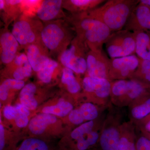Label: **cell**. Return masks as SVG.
Listing matches in <instances>:
<instances>
[{"label":"cell","instance_id":"6","mask_svg":"<svg viewBox=\"0 0 150 150\" xmlns=\"http://www.w3.org/2000/svg\"><path fill=\"white\" fill-rule=\"evenodd\" d=\"M43 23L37 17L23 13L14 22L11 32L22 49L42 41Z\"/></svg>","mask_w":150,"mask_h":150},{"label":"cell","instance_id":"14","mask_svg":"<svg viewBox=\"0 0 150 150\" xmlns=\"http://www.w3.org/2000/svg\"><path fill=\"white\" fill-rule=\"evenodd\" d=\"M98 116L96 106L92 103L86 102L75 108L67 117L62 118L70 131L72 130V126H79L86 122L93 121Z\"/></svg>","mask_w":150,"mask_h":150},{"label":"cell","instance_id":"19","mask_svg":"<svg viewBox=\"0 0 150 150\" xmlns=\"http://www.w3.org/2000/svg\"><path fill=\"white\" fill-rule=\"evenodd\" d=\"M33 71L37 73L52 59L43 41L32 44L24 49Z\"/></svg>","mask_w":150,"mask_h":150},{"label":"cell","instance_id":"21","mask_svg":"<svg viewBox=\"0 0 150 150\" xmlns=\"http://www.w3.org/2000/svg\"><path fill=\"white\" fill-rule=\"evenodd\" d=\"M23 1L18 0H0V14L4 27L8 28L23 13Z\"/></svg>","mask_w":150,"mask_h":150},{"label":"cell","instance_id":"27","mask_svg":"<svg viewBox=\"0 0 150 150\" xmlns=\"http://www.w3.org/2000/svg\"><path fill=\"white\" fill-rule=\"evenodd\" d=\"M134 33L136 40L137 56L140 59H150V31Z\"/></svg>","mask_w":150,"mask_h":150},{"label":"cell","instance_id":"22","mask_svg":"<svg viewBox=\"0 0 150 150\" xmlns=\"http://www.w3.org/2000/svg\"><path fill=\"white\" fill-rule=\"evenodd\" d=\"M106 1L105 0H63L64 9L69 13L77 14L97 8Z\"/></svg>","mask_w":150,"mask_h":150},{"label":"cell","instance_id":"10","mask_svg":"<svg viewBox=\"0 0 150 150\" xmlns=\"http://www.w3.org/2000/svg\"><path fill=\"white\" fill-rule=\"evenodd\" d=\"M111 81L105 79H97L86 76L82 81V92L77 98H85L91 102L95 99H105L110 96Z\"/></svg>","mask_w":150,"mask_h":150},{"label":"cell","instance_id":"23","mask_svg":"<svg viewBox=\"0 0 150 150\" xmlns=\"http://www.w3.org/2000/svg\"><path fill=\"white\" fill-rule=\"evenodd\" d=\"M76 74L69 69L63 67L61 77L60 88L77 97L82 90V82L76 77Z\"/></svg>","mask_w":150,"mask_h":150},{"label":"cell","instance_id":"9","mask_svg":"<svg viewBox=\"0 0 150 150\" xmlns=\"http://www.w3.org/2000/svg\"><path fill=\"white\" fill-rule=\"evenodd\" d=\"M75 97L61 89L56 95L38 108V113L52 114L60 118L67 117L75 108Z\"/></svg>","mask_w":150,"mask_h":150},{"label":"cell","instance_id":"34","mask_svg":"<svg viewBox=\"0 0 150 150\" xmlns=\"http://www.w3.org/2000/svg\"><path fill=\"white\" fill-rule=\"evenodd\" d=\"M145 129L148 132H150V120H149L147 123H146L145 126Z\"/></svg>","mask_w":150,"mask_h":150},{"label":"cell","instance_id":"26","mask_svg":"<svg viewBox=\"0 0 150 150\" xmlns=\"http://www.w3.org/2000/svg\"><path fill=\"white\" fill-rule=\"evenodd\" d=\"M25 137L23 131L15 132L0 123V150H15Z\"/></svg>","mask_w":150,"mask_h":150},{"label":"cell","instance_id":"13","mask_svg":"<svg viewBox=\"0 0 150 150\" xmlns=\"http://www.w3.org/2000/svg\"><path fill=\"white\" fill-rule=\"evenodd\" d=\"M110 61L103 50H90L87 57L86 76L109 80Z\"/></svg>","mask_w":150,"mask_h":150},{"label":"cell","instance_id":"25","mask_svg":"<svg viewBox=\"0 0 150 150\" xmlns=\"http://www.w3.org/2000/svg\"><path fill=\"white\" fill-rule=\"evenodd\" d=\"M121 133L115 126H109L103 130L99 142L101 150H119Z\"/></svg>","mask_w":150,"mask_h":150},{"label":"cell","instance_id":"30","mask_svg":"<svg viewBox=\"0 0 150 150\" xmlns=\"http://www.w3.org/2000/svg\"><path fill=\"white\" fill-rule=\"evenodd\" d=\"M128 84V80L111 81L110 95L114 98L123 99L127 92Z\"/></svg>","mask_w":150,"mask_h":150},{"label":"cell","instance_id":"28","mask_svg":"<svg viewBox=\"0 0 150 150\" xmlns=\"http://www.w3.org/2000/svg\"><path fill=\"white\" fill-rule=\"evenodd\" d=\"M60 65L61 64L54 59H50L40 71L36 73L39 81L46 84L53 83L52 81L54 73Z\"/></svg>","mask_w":150,"mask_h":150},{"label":"cell","instance_id":"24","mask_svg":"<svg viewBox=\"0 0 150 150\" xmlns=\"http://www.w3.org/2000/svg\"><path fill=\"white\" fill-rule=\"evenodd\" d=\"M15 150H60L58 142L34 137H26Z\"/></svg>","mask_w":150,"mask_h":150},{"label":"cell","instance_id":"20","mask_svg":"<svg viewBox=\"0 0 150 150\" xmlns=\"http://www.w3.org/2000/svg\"><path fill=\"white\" fill-rule=\"evenodd\" d=\"M25 80L2 79L0 82L1 108L11 105L25 85Z\"/></svg>","mask_w":150,"mask_h":150},{"label":"cell","instance_id":"8","mask_svg":"<svg viewBox=\"0 0 150 150\" xmlns=\"http://www.w3.org/2000/svg\"><path fill=\"white\" fill-rule=\"evenodd\" d=\"M111 59L136 54V40L134 33L122 29L112 32L105 43Z\"/></svg>","mask_w":150,"mask_h":150},{"label":"cell","instance_id":"11","mask_svg":"<svg viewBox=\"0 0 150 150\" xmlns=\"http://www.w3.org/2000/svg\"><path fill=\"white\" fill-rule=\"evenodd\" d=\"M139 62V59L136 54L110 59L109 80L130 79L138 68Z\"/></svg>","mask_w":150,"mask_h":150},{"label":"cell","instance_id":"1","mask_svg":"<svg viewBox=\"0 0 150 150\" xmlns=\"http://www.w3.org/2000/svg\"><path fill=\"white\" fill-rule=\"evenodd\" d=\"M65 19L69 23L79 37L87 45L90 50H102L112 32L102 22L88 16L85 13L67 14Z\"/></svg>","mask_w":150,"mask_h":150},{"label":"cell","instance_id":"31","mask_svg":"<svg viewBox=\"0 0 150 150\" xmlns=\"http://www.w3.org/2000/svg\"><path fill=\"white\" fill-rule=\"evenodd\" d=\"M144 102L134 107L131 110V114L134 118L142 119L150 114V97L146 98Z\"/></svg>","mask_w":150,"mask_h":150},{"label":"cell","instance_id":"29","mask_svg":"<svg viewBox=\"0 0 150 150\" xmlns=\"http://www.w3.org/2000/svg\"><path fill=\"white\" fill-rule=\"evenodd\" d=\"M131 79L137 80L150 86V59H139L138 68Z\"/></svg>","mask_w":150,"mask_h":150},{"label":"cell","instance_id":"35","mask_svg":"<svg viewBox=\"0 0 150 150\" xmlns=\"http://www.w3.org/2000/svg\"><path fill=\"white\" fill-rule=\"evenodd\" d=\"M140 2L150 6V0H140Z\"/></svg>","mask_w":150,"mask_h":150},{"label":"cell","instance_id":"33","mask_svg":"<svg viewBox=\"0 0 150 150\" xmlns=\"http://www.w3.org/2000/svg\"><path fill=\"white\" fill-rule=\"evenodd\" d=\"M137 150H150V140L146 137H140L136 142Z\"/></svg>","mask_w":150,"mask_h":150},{"label":"cell","instance_id":"2","mask_svg":"<svg viewBox=\"0 0 150 150\" xmlns=\"http://www.w3.org/2000/svg\"><path fill=\"white\" fill-rule=\"evenodd\" d=\"M140 0H108L97 8L84 12L102 22L112 32L123 29Z\"/></svg>","mask_w":150,"mask_h":150},{"label":"cell","instance_id":"5","mask_svg":"<svg viewBox=\"0 0 150 150\" xmlns=\"http://www.w3.org/2000/svg\"><path fill=\"white\" fill-rule=\"evenodd\" d=\"M58 84L56 82L46 84L40 81L26 83L19 94L18 103L35 114L38 108L61 90Z\"/></svg>","mask_w":150,"mask_h":150},{"label":"cell","instance_id":"18","mask_svg":"<svg viewBox=\"0 0 150 150\" xmlns=\"http://www.w3.org/2000/svg\"><path fill=\"white\" fill-rule=\"evenodd\" d=\"M63 0H44L36 12V16L43 23L65 19L67 13L63 7Z\"/></svg>","mask_w":150,"mask_h":150},{"label":"cell","instance_id":"16","mask_svg":"<svg viewBox=\"0 0 150 150\" xmlns=\"http://www.w3.org/2000/svg\"><path fill=\"white\" fill-rule=\"evenodd\" d=\"M22 49L19 43L8 28L0 30V61L5 66L11 62Z\"/></svg>","mask_w":150,"mask_h":150},{"label":"cell","instance_id":"7","mask_svg":"<svg viewBox=\"0 0 150 150\" xmlns=\"http://www.w3.org/2000/svg\"><path fill=\"white\" fill-rule=\"evenodd\" d=\"M90 50L85 42L76 35L60 56L59 62L62 67L72 70L76 74H83L86 72L87 57Z\"/></svg>","mask_w":150,"mask_h":150},{"label":"cell","instance_id":"32","mask_svg":"<svg viewBox=\"0 0 150 150\" xmlns=\"http://www.w3.org/2000/svg\"><path fill=\"white\" fill-rule=\"evenodd\" d=\"M119 150H137L136 143L132 137L121 136L119 143Z\"/></svg>","mask_w":150,"mask_h":150},{"label":"cell","instance_id":"12","mask_svg":"<svg viewBox=\"0 0 150 150\" xmlns=\"http://www.w3.org/2000/svg\"><path fill=\"white\" fill-rule=\"evenodd\" d=\"M33 71L25 53H20L10 63L1 70L2 79L25 81Z\"/></svg>","mask_w":150,"mask_h":150},{"label":"cell","instance_id":"15","mask_svg":"<svg viewBox=\"0 0 150 150\" xmlns=\"http://www.w3.org/2000/svg\"><path fill=\"white\" fill-rule=\"evenodd\" d=\"M1 108V122L7 129L20 132L28 125L30 118L21 112L15 105H6Z\"/></svg>","mask_w":150,"mask_h":150},{"label":"cell","instance_id":"4","mask_svg":"<svg viewBox=\"0 0 150 150\" xmlns=\"http://www.w3.org/2000/svg\"><path fill=\"white\" fill-rule=\"evenodd\" d=\"M23 132L25 137L57 141L68 133L69 129L62 118L52 114L38 113L31 118Z\"/></svg>","mask_w":150,"mask_h":150},{"label":"cell","instance_id":"37","mask_svg":"<svg viewBox=\"0 0 150 150\" xmlns=\"http://www.w3.org/2000/svg\"><path fill=\"white\" fill-rule=\"evenodd\" d=\"M93 150L92 149H90V150Z\"/></svg>","mask_w":150,"mask_h":150},{"label":"cell","instance_id":"17","mask_svg":"<svg viewBox=\"0 0 150 150\" xmlns=\"http://www.w3.org/2000/svg\"><path fill=\"white\" fill-rule=\"evenodd\" d=\"M124 29L132 32L150 31V6L139 2L129 16Z\"/></svg>","mask_w":150,"mask_h":150},{"label":"cell","instance_id":"3","mask_svg":"<svg viewBox=\"0 0 150 150\" xmlns=\"http://www.w3.org/2000/svg\"><path fill=\"white\" fill-rule=\"evenodd\" d=\"M41 37L51 58H59L76 37L74 30L65 19L43 23Z\"/></svg>","mask_w":150,"mask_h":150},{"label":"cell","instance_id":"36","mask_svg":"<svg viewBox=\"0 0 150 150\" xmlns=\"http://www.w3.org/2000/svg\"><path fill=\"white\" fill-rule=\"evenodd\" d=\"M148 116H149L150 118V114H149V115H148Z\"/></svg>","mask_w":150,"mask_h":150}]
</instances>
